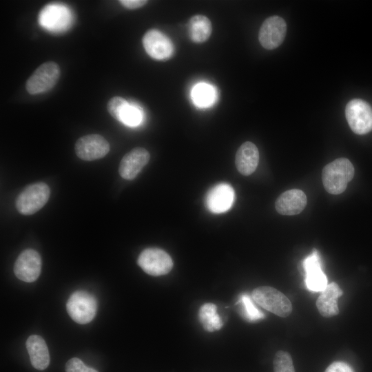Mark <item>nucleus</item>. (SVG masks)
Masks as SVG:
<instances>
[{
	"label": "nucleus",
	"instance_id": "1a4fd4ad",
	"mask_svg": "<svg viewBox=\"0 0 372 372\" xmlns=\"http://www.w3.org/2000/svg\"><path fill=\"white\" fill-rule=\"evenodd\" d=\"M286 33L285 21L279 16H271L262 23L258 32V40L264 48L273 50L282 44Z\"/></svg>",
	"mask_w": 372,
	"mask_h": 372
},
{
	"label": "nucleus",
	"instance_id": "2eb2a0df",
	"mask_svg": "<svg viewBox=\"0 0 372 372\" xmlns=\"http://www.w3.org/2000/svg\"><path fill=\"white\" fill-rule=\"evenodd\" d=\"M307 196L304 192L293 189L280 194L276 199L275 207L282 215H296L300 214L306 207Z\"/></svg>",
	"mask_w": 372,
	"mask_h": 372
},
{
	"label": "nucleus",
	"instance_id": "393cba45",
	"mask_svg": "<svg viewBox=\"0 0 372 372\" xmlns=\"http://www.w3.org/2000/svg\"><path fill=\"white\" fill-rule=\"evenodd\" d=\"M141 120L142 115L141 110L128 104L123 111L119 121L126 125L134 127L138 125L141 122Z\"/></svg>",
	"mask_w": 372,
	"mask_h": 372
},
{
	"label": "nucleus",
	"instance_id": "f03ea898",
	"mask_svg": "<svg viewBox=\"0 0 372 372\" xmlns=\"http://www.w3.org/2000/svg\"><path fill=\"white\" fill-rule=\"evenodd\" d=\"M50 195V189L46 183L37 182L30 184L17 197L16 208L21 214H34L47 203Z\"/></svg>",
	"mask_w": 372,
	"mask_h": 372
},
{
	"label": "nucleus",
	"instance_id": "dca6fc26",
	"mask_svg": "<svg viewBox=\"0 0 372 372\" xmlns=\"http://www.w3.org/2000/svg\"><path fill=\"white\" fill-rule=\"evenodd\" d=\"M259 152L256 145L250 141L243 143L238 149L235 164L238 171L244 176L251 174L257 168Z\"/></svg>",
	"mask_w": 372,
	"mask_h": 372
},
{
	"label": "nucleus",
	"instance_id": "39448f33",
	"mask_svg": "<svg viewBox=\"0 0 372 372\" xmlns=\"http://www.w3.org/2000/svg\"><path fill=\"white\" fill-rule=\"evenodd\" d=\"M60 76V68L54 61L40 65L28 79L25 88L30 94L46 92L52 89Z\"/></svg>",
	"mask_w": 372,
	"mask_h": 372
},
{
	"label": "nucleus",
	"instance_id": "4be33fe9",
	"mask_svg": "<svg viewBox=\"0 0 372 372\" xmlns=\"http://www.w3.org/2000/svg\"><path fill=\"white\" fill-rule=\"evenodd\" d=\"M237 305L241 316L249 322H256L265 318L264 313L254 303L252 298L246 293L239 296Z\"/></svg>",
	"mask_w": 372,
	"mask_h": 372
},
{
	"label": "nucleus",
	"instance_id": "aec40b11",
	"mask_svg": "<svg viewBox=\"0 0 372 372\" xmlns=\"http://www.w3.org/2000/svg\"><path fill=\"white\" fill-rule=\"evenodd\" d=\"M189 29L191 39L195 43H201L210 37L212 25L206 16L196 14L189 19Z\"/></svg>",
	"mask_w": 372,
	"mask_h": 372
},
{
	"label": "nucleus",
	"instance_id": "4468645a",
	"mask_svg": "<svg viewBox=\"0 0 372 372\" xmlns=\"http://www.w3.org/2000/svg\"><path fill=\"white\" fill-rule=\"evenodd\" d=\"M305 271V283L313 292L322 291L327 286V278L322 270L320 257L316 249L302 262Z\"/></svg>",
	"mask_w": 372,
	"mask_h": 372
},
{
	"label": "nucleus",
	"instance_id": "a878e982",
	"mask_svg": "<svg viewBox=\"0 0 372 372\" xmlns=\"http://www.w3.org/2000/svg\"><path fill=\"white\" fill-rule=\"evenodd\" d=\"M128 104V102L125 99L116 96L109 100L107 104V109L110 114L119 121L123 111Z\"/></svg>",
	"mask_w": 372,
	"mask_h": 372
},
{
	"label": "nucleus",
	"instance_id": "5701e85b",
	"mask_svg": "<svg viewBox=\"0 0 372 372\" xmlns=\"http://www.w3.org/2000/svg\"><path fill=\"white\" fill-rule=\"evenodd\" d=\"M192 97L198 106L207 107L212 105L215 101L216 92L211 85L201 83L193 88Z\"/></svg>",
	"mask_w": 372,
	"mask_h": 372
},
{
	"label": "nucleus",
	"instance_id": "0eeeda50",
	"mask_svg": "<svg viewBox=\"0 0 372 372\" xmlns=\"http://www.w3.org/2000/svg\"><path fill=\"white\" fill-rule=\"evenodd\" d=\"M137 264L146 273L153 276L165 275L173 267L171 256L165 251L156 247L143 250L138 256Z\"/></svg>",
	"mask_w": 372,
	"mask_h": 372
},
{
	"label": "nucleus",
	"instance_id": "20e7f679",
	"mask_svg": "<svg viewBox=\"0 0 372 372\" xmlns=\"http://www.w3.org/2000/svg\"><path fill=\"white\" fill-rule=\"evenodd\" d=\"M66 309L71 318L79 324H87L95 317L97 300L87 291H76L71 294L66 303Z\"/></svg>",
	"mask_w": 372,
	"mask_h": 372
},
{
	"label": "nucleus",
	"instance_id": "f3484780",
	"mask_svg": "<svg viewBox=\"0 0 372 372\" xmlns=\"http://www.w3.org/2000/svg\"><path fill=\"white\" fill-rule=\"evenodd\" d=\"M342 291L339 285L333 282L327 285L321 291L317 299L316 306L319 313L325 318H330L339 313L338 299L342 295Z\"/></svg>",
	"mask_w": 372,
	"mask_h": 372
},
{
	"label": "nucleus",
	"instance_id": "412c9836",
	"mask_svg": "<svg viewBox=\"0 0 372 372\" xmlns=\"http://www.w3.org/2000/svg\"><path fill=\"white\" fill-rule=\"evenodd\" d=\"M198 320L203 329L208 332L218 331L223 326V320L217 311V307L214 303H205L200 307Z\"/></svg>",
	"mask_w": 372,
	"mask_h": 372
},
{
	"label": "nucleus",
	"instance_id": "b1692460",
	"mask_svg": "<svg viewBox=\"0 0 372 372\" xmlns=\"http://www.w3.org/2000/svg\"><path fill=\"white\" fill-rule=\"evenodd\" d=\"M273 372H295L290 354L284 351H278L273 359Z\"/></svg>",
	"mask_w": 372,
	"mask_h": 372
},
{
	"label": "nucleus",
	"instance_id": "cd10ccee",
	"mask_svg": "<svg viewBox=\"0 0 372 372\" xmlns=\"http://www.w3.org/2000/svg\"><path fill=\"white\" fill-rule=\"evenodd\" d=\"M324 372H353V371L348 364L337 361L331 364Z\"/></svg>",
	"mask_w": 372,
	"mask_h": 372
},
{
	"label": "nucleus",
	"instance_id": "9d476101",
	"mask_svg": "<svg viewBox=\"0 0 372 372\" xmlns=\"http://www.w3.org/2000/svg\"><path fill=\"white\" fill-rule=\"evenodd\" d=\"M108 141L101 135L88 134L79 138L74 145L76 156L81 160L92 161L100 159L110 151Z\"/></svg>",
	"mask_w": 372,
	"mask_h": 372
},
{
	"label": "nucleus",
	"instance_id": "f257e3e1",
	"mask_svg": "<svg viewBox=\"0 0 372 372\" xmlns=\"http://www.w3.org/2000/svg\"><path fill=\"white\" fill-rule=\"evenodd\" d=\"M354 175V167L346 158H339L328 163L322 170V180L329 194H340L347 188Z\"/></svg>",
	"mask_w": 372,
	"mask_h": 372
},
{
	"label": "nucleus",
	"instance_id": "a211bd4d",
	"mask_svg": "<svg viewBox=\"0 0 372 372\" xmlns=\"http://www.w3.org/2000/svg\"><path fill=\"white\" fill-rule=\"evenodd\" d=\"M32 365L38 370L45 369L50 364V354L47 344L42 337L32 335L25 342Z\"/></svg>",
	"mask_w": 372,
	"mask_h": 372
},
{
	"label": "nucleus",
	"instance_id": "9b49d317",
	"mask_svg": "<svg viewBox=\"0 0 372 372\" xmlns=\"http://www.w3.org/2000/svg\"><path fill=\"white\" fill-rule=\"evenodd\" d=\"M41 266L39 254L32 249H27L23 250L16 260L14 272L19 280L25 282H32L39 278Z\"/></svg>",
	"mask_w": 372,
	"mask_h": 372
},
{
	"label": "nucleus",
	"instance_id": "f8f14e48",
	"mask_svg": "<svg viewBox=\"0 0 372 372\" xmlns=\"http://www.w3.org/2000/svg\"><path fill=\"white\" fill-rule=\"evenodd\" d=\"M149 158L150 154L146 149L141 147L132 149L120 162V176L125 180H133L147 164Z\"/></svg>",
	"mask_w": 372,
	"mask_h": 372
},
{
	"label": "nucleus",
	"instance_id": "6e6552de",
	"mask_svg": "<svg viewBox=\"0 0 372 372\" xmlns=\"http://www.w3.org/2000/svg\"><path fill=\"white\" fill-rule=\"evenodd\" d=\"M142 43L147 54L155 60L166 61L174 54L172 41L157 29L147 30L143 37Z\"/></svg>",
	"mask_w": 372,
	"mask_h": 372
},
{
	"label": "nucleus",
	"instance_id": "c85d7f7f",
	"mask_svg": "<svg viewBox=\"0 0 372 372\" xmlns=\"http://www.w3.org/2000/svg\"><path fill=\"white\" fill-rule=\"evenodd\" d=\"M118 2L127 9L134 10L144 6L148 1L146 0H120Z\"/></svg>",
	"mask_w": 372,
	"mask_h": 372
},
{
	"label": "nucleus",
	"instance_id": "bb28decb",
	"mask_svg": "<svg viewBox=\"0 0 372 372\" xmlns=\"http://www.w3.org/2000/svg\"><path fill=\"white\" fill-rule=\"evenodd\" d=\"M65 372H98L93 368L86 366L82 360L72 358L65 364Z\"/></svg>",
	"mask_w": 372,
	"mask_h": 372
},
{
	"label": "nucleus",
	"instance_id": "423d86ee",
	"mask_svg": "<svg viewBox=\"0 0 372 372\" xmlns=\"http://www.w3.org/2000/svg\"><path fill=\"white\" fill-rule=\"evenodd\" d=\"M345 116L354 133L362 135L372 130V107L365 101L351 100L346 106Z\"/></svg>",
	"mask_w": 372,
	"mask_h": 372
},
{
	"label": "nucleus",
	"instance_id": "7ed1b4c3",
	"mask_svg": "<svg viewBox=\"0 0 372 372\" xmlns=\"http://www.w3.org/2000/svg\"><path fill=\"white\" fill-rule=\"evenodd\" d=\"M253 300L265 309L280 317H287L291 313L292 304L288 298L276 289L262 286L251 293Z\"/></svg>",
	"mask_w": 372,
	"mask_h": 372
},
{
	"label": "nucleus",
	"instance_id": "6ab92c4d",
	"mask_svg": "<svg viewBox=\"0 0 372 372\" xmlns=\"http://www.w3.org/2000/svg\"><path fill=\"white\" fill-rule=\"evenodd\" d=\"M69 10L60 5L46 6L41 12L39 21L42 25L52 30H60L68 26L70 21Z\"/></svg>",
	"mask_w": 372,
	"mask_h": 372
},
{
	"label": "nucleus",
	"instance_id": "ddd939ff",
	"mask_svg": "<svg viewBox=\"0 0 372 372\" xmlns=\"http://www.w3.org/2000/svg\"><path fill=\"white\" fill-rule=\"evenodd\" d=\"M235 193L232 187L225 183L213 187L207 194L205 203L209 211L215 214L227 211L232 206Z\"/></svg>",
	"mask_w": 372,
	"mask_h": 372
}]
</instances>
